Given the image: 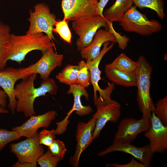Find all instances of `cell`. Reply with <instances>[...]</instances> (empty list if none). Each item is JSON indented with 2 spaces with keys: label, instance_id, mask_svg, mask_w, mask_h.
<instances>
[{
  "label": "cell",
  "instance_id": "6da1fadb",
  "mask_svg": "<svg viewBox=\"0 0 167 167\" xmlns=\"http://www.w3.org/2000/svg\"><path fill=\"white\" fill-rule=\"evenodd\" d=\"M37 75L33 74L24 78L15 86L14 94L17 101L16 111L23 113L27 117L36 114L34 104L37 98L45 96L47 93L55 95L58 92V86L55 80L49 78L42 80L40 86L35 88Z\"/></svg>",
  "mask_w": 167,
  "mask_h": 167
},
{
  "label": "cell",
  "instance_id": "7a4b0ae2",
  "mask_svg": "<svg viewBox=\"0 0 167 167\" xmlns=\"http://www.w3.org/2000/svg\"><path fill=\"white\" fill-rule=\"evenodd\" d=\"M50 38L43 33L16 35L11 34L8 59L21 64L30 52L37 50L43 53L55 46Z\"/></svg>",
  "mask_w": 167,
  "mask_h": 167
},
{
  "label": "cell",
  "instance_id": "3957f363",
  "mask_svg": "<svg viewBox=\"0 0 167 167\" xmlns=\"http://www.w3.org/2000/svg\"><path fill=\"white\" fill-rule=\"evenodd\" d=\"M135 72L137 79V101L143 117L150 120L155 105L150 94L151 79L153 68L144 56H140Z\"/></svg>",
  "mask_w": 167,
  "mask_h": 167
},
{
  "label": "cell",
  "instance_id": "277c9868",
  "mask_svg": "<svg viewBox=\"0 0 167 167\" xmlns=\"http://www.w3.org/2000/svg\"><path fill=\"white\" fill-rule=\"evenodd\" d=\"M136 8L135 6H132L118 21L123 30L146 36L161 30L162 26L158 21L149 20L145 14L140 12Z\"/></svg>",
  "mask_w": 167,
  "mask_h": 167
},
{
  "label": "cell",
  "instance_id": "5b68a950",
  "mask_svg": "<svg viewBox=\"0 0 167 167\" xmlns=\"http://www.w3.org/2000/svg\"><path fill=\"white\" fill-rule=\"evenodd\" d=\"M108 42L103 44V47L98 56L92 61L86 62L91 73L90 83L93 88V100L95 105H105L113 101L111 99V93L114 88V84L108 83V86L104 89L100 87L98 83L101 80V71L99 65L105 54L113 47L114 43Z\"/></svg>",
  "mask_w": 167,
  "mask_h": 167
},
{
  "label": "cell",
  "instance_id": "8992f818",
  "mask_svg": "<svg viewBox=\"0 0 167 167\" xmlns=\"http://www.w3.org/2000/svg\"><path fill=\"white\" fill-rule=\"evenodd\" d=\"M102 27L109 29L107 20L104 17L99 15L72 21V28L79 37L76 42L77 50L80 52L88 46L92 42L96 32Z\"/></svg>",
  "mask_w": 167,
  "mask_h": 167
},
{
  "label": "cell",
  "instance_id": "52a82bcc",
  "mask_svg": "<svg viewBox=\"0 0 167 167\" xmlns=\"http://www.w3.org/2000/svg\"><path fill=\"white\" fill-rule=\"evenodd\" d=\"M30 23L26 34H35L44 33L52 40L55 39L53 29L56 22L55 15L50 12L49 6L43 3L36 4L34 10L29 11Z\"/></svg>",
  "mask_w": 167,
  "mask_h": 167
},
{
  "label": "cell",
  "instance_id": "ba28073f",
  "mask_svg": "<svg viewBox=\"0 0 167 167\" xmlns=\"http://www.w3.org/2000/svg\"><path fill=\"white\" fill-rule=\"evenodd\" d=\"M42 54L41 58L35 63L25 68H18L21 79L33 74H39L42 80L47 79L54 69L62 65L63 55L55 53L54 48Z\"/></svg>",
  "mask_w": 167,
  "mask_h": 167
},
{
  "label": "cell",
  "instance_id": "9c48e42d",
  "mask_svg": "<svg viewBox=\"0 0 167 167\" xmlns=\"http://www.w3.org/2000/svg\"><path fill=\"white\" fill-rule=\"evenodd\" d=\"M150 125L151 120L143 117L139 120L132 118H123L118 126L113 143H131L140 133L147 131Z\"/></svg>",
  "mask_w": 167,
  "mask_h": 167
},
{
  "label": "cell",
  "instance_id": "30bf717a",
  "mask_svg": "<svg viewBox=\"0 0 167 167\" xmlns=\"http://www.w3.org/2000/svg\"><path fill=\"white\" fill-rule=\"evenodd\" d=\"M98 0H62L61 6L64 18L68 21L98 15Z\"/></svg>",
  "mask_w": 167,
  "mask_h": 167
},
{
  "label": "cell",
  "instance_id": "8fae6325",
  "mask_svg": "<svg viewBox=\"0 0 167 167\" xmlns=\"http://www.w3.org/2000/svg\"><path fill=\"white\" fill-rule=\"evenodd\" d=\"M11 152L20 162L37 165V161L43 154V145L39 144L37 136L28 138L24 140L10 144Z\"/></svg>",
  "mask_w": 167,
  "mask_h": 167
},
{
  "label": "cell",
  "instance_id": "7c38bea8",
  "mask_svg": "<svg viewBox=\"0 0 167 167\" xmlns=\"http://www.w3.org/2000/svg\"><path fill=\"white\" fill-rule=\"evenodd\" d=\"M67 93L73 95V105L64 119L60 122H56L57 127L55 130L57 135L62 134L66 131L70 122L68 119L73 112L75 111L76 114L80 116H83L88 115L92 111V108L90 106H84L81 103L82 96H84L88 100L89 99V94L85 88L78 84L70 86Z\"/></svg>",
  "mask_w": 167,
  "mask_h": 167
},
{
  "label": "cell",
  "instance_id": "4fadbf2b",
  "mask_svg": "<svg viewBox=\"0 0 167 167\" xmlns=\"http://www.w3.org/2000/svg\"><path fill=\"white\" fill-rule=\"evenodd\" d=\"M150 120V126L144 136L149 140L148 145L154 153H163L167 149V126L162 124L153 112Z\"/></svg>",
  "mask_w": 167,
  "mask_h": 167
},
{
  "label": "cell",
  "instance_id": "5bb4252c",
  "mask_svg": "<svg viewBox=\"0 0 167 167\" xmlns=\"http://www.w3.org/2000/svg\"><path fill=\"white\" fill-rule=\"evenodd\" d=\"M96 122V119L92 117L87 123L81 122L78 123L76 134L77 142L76 149L69 161L70 165L73 167H78L82 153L94 139L93 132Z\"/></svg>",
  "mask_w": 167,
  "mask_h": 167
},
{
  "label": "cell",
  "instance_id": "9a60e30c",
  "mask_svg": "<svg viewBox=\"0 0 167 167\" xmlns=\"http://www.w3.org/2000/svg\"><path fill=\"white\" fill-rule=\"evenodd\" d=\"M57 115L55 110H51L38 115H33L21 125L14 127L13 131L18 132L21 137L28 138L37 136V130L42 127H48Z\"/></svg>",
  "mask_w": 167,
  "mask_h": 167
},
{
  "label": "cell",
  "instance_id": "2e32d148",
  "mask_svg": "<svg viewBox=\"0 0 167 167\" xmlns=\"http://www.w3.org/2000/svg\"><path fill=\"white\" fill-rule=\"evenodd\" d=\"M115 152H120L131 155L139 161L145 167L151 166L154 153L148 144L142 147H138L131 143L119 144L113 143L104 150L98 153L99 156H103L107 154Z\"/></svg>",
  "mask_w": 167,
  "mask_h": 167
},
{
  "label": "cell",
  "instance_id": "e0dca14e",
  "mask_svg": "<svg viewBox=\"0 0 167 167\" xmlns=\"http://www.w3.org/2000/svg\"><path fill=\"white\" fill-rule=\"evenodd\" d=\"M96 111L93 117L96 119V125L93 132V138H97L106 123L110 121L117 122L120 117L121 106L116 101L105 105H97Z\"/></svg>",
  "mask_w": 167,
  "mask_h": 167
},
{
  "label": "cell",
  "instance_id": "ac0fdd59",
  "mask_svg": "<svg viewBox=\"0 0 167 167\" xmlns=\"http://www.w3.org/2000/svg\"><path fill=\"white\" fill-rule=\"evenodd\" d=\"M117 43L116 37L112 30L100 29L95 34L91 43L80 51L81 56L86 62L95 59L99 55L101 46L107 42Z\"/></svg>",
  "mask_w": 167,
  "mask_h": 167
},
{
  "label": "cell",
  "instance_id": "d6986e66",
  "mask_svg": "<svg viewBox=\"0 0 167 167\" xmlns=\"http://www.w3.org/2000/svg\"><path fill=\"white\" fill-rule=\"evenodd\" d=\"M20 79L18 68L9 67L0 70V86L7 95L8 107L12 114L15 113L17 102L14 94L15 84Z\"/></svg>",
  "mask_w": 167,
  "mask_h": 167
},
{
  "label": "cell",
  "instance_id": "ffe728a7",
  "mask_svg": "<svg viewBox=\"0 0 167 167\" xmlns=\"http://www.w3.org/2000/svg\"><path fill=\"white\" fill-rule=\"evenodd\" d=\"M105 73L112 83L126 87H136L135 73H128L113 68L108 64L105 66Z\"/></svg>",
  "mask_w": 167,
  "mask_h": 167
},
{
  "label": "cell",
  "instance_id": "44dd1931",
  "mask_svg": "<svg viewBox=\"0 0 167 167\" xmlns=\"http://www.w3.org/2000/svg\"><path fill=\"white\" fill-rule=\"evenodd\" d=\"M133 4V0H116L103 12L104 17L107 21L112 23L118 22Z\"/></svg>",
  "mask_w": 167,
  "mask_h": 167
},
{
  "label": "cell",
  "instance_id": "7402d4cb",
  "mask_svg": "<svg viewBox=\"0 0 167 167\" xmlns=\"http://www.w3.org/2000/svg\"><path fill=\"white\" fill-rule=\"evenodd\" d=\"M11 35L10 27L0 21V70L5 68L8 61Z\"/></svg>",
  "mask_w": 167,
  "mask_h": 167
},
{
  "label": "cell",
  "instance_id": "603a6c76",
  "mask_svg": "<svg viewBox=\"0 0 167 167\" xmlns=\"http://www.w3.org/2000/svg\"><path fill=\"white\" fill-rule=\"evenodd\" d=\"M109 66L119 70L128 72L135 73L138 66L137 61H133L124 53L119 55L111 63Z\"/></svg>",
  "mask_w": 167,
  "mask_h": 167
},
{
  "label": "cell",
  "instance_id": "cb8c5ba5",
  "mask_svg": "<svg viewBox=\"0 0 167 167\" xmlns=\"http://www.w3.org/2000/svg\"><path fill=\"white\" fill-rule=\"evenodd\" d=\"M78 65L68 64L56 76V78L61 83L70 86L77 84Z\"/></svg>",
  "mask_w": 167,
  "mask_h": 167
},
{
  "label": "cell",
  "instance_id": "d4e9b609",
  "mask_svg": "<svg viewBox=\"0 0 167 167\" xmlns=\"http://www.w3.org/2000/svg\"><path fill=\"white\" fill-rule=\"evenodd\" d=\"M133 2L136 7L148 8L154 11L161 19L165 17L164 2L162 0H133Z\"/></svg>",
  "mask_w": 167,
  "mask_h": 167
},
{
  "label": "cell",
  "instance_id": "484cf974",
  "mask_svg": "<svg viewBox=\"0 0 167 167\" xmlns=\"http://www.w3.org/2000/svg\"><path fill=\"white\" fill-rule=\"evenodd\" d=\"M68 22L64 18L61 20L56 21L53 32L58 34L64 41L70 44L71 43L72 36L68 24Z\"/></svg>",
  "mask_w": 167,
  "mask_h": 167
},
{
  "label": "cell",
  "instance_id": "4316f807",
  "mask_svg": "<svg viewBox=\"0 0 167 167\" xmlns=\"http://www.w3.org/2000/svg\"><path fill=\"white\" fill-rule=\"evenodd\" d=\"M77 84L86 88L90 84L91 73L86 62L81 60L78 62Z\"/></svg>",
  "mask_w": 167,
  "mask_h": 167
},
{
  "label": "cell",
  "instance_id": "83f0119b",
  "mask_svg": "<svg viewBox=\"0 0 167 167\" xmlns=\"http://www.w3.org/2000/svg\"><path fill=\"white\" fill-rule=\"evenodd\" d=\"M162 124L167 126V96L160 99L155 105L153 111Z\"/></svg>",
  "mask_w": 167,
  "mask_h": 167
},
{
  "label": "cell",
  "instance_id": "f1b7e54d",
  "mask_svg": "<svg viewBox=\"0 0 167 167\" xmlns=\"http://www.w3.org/2000/svg\"><path fill=\"white\" fill-rule=\"evenodd\" d=\"M21 137L17 131L0 128V152L8 143L19 139Z\"/></svg>",
  "mask_w": 167,
  "mask_h": 167
},
{
  "label": "cell",
  "instance_id": "f546056e",
  "mask_svg": "<svg viewBox=\"0 0 167 167\" xmlns=\"http://www.w3.org/2000/svg\"><path fill=\"white\" fill-rule=\"evenodd\" d=\"M61 160L48 150L38 159L37 163L41 167H56Z\"/></svg>",
  "mask_w": 167,
  "mask_h": 167
},
{
  "label": "cell",
  "instance_id": "4dcf8cb0",
  "mask_svg": "<svg viewBox=\"0 0 167 167\" xmlns=\"http://www.w3.org/2000/svg\"><path fill=\"white\" fill-rule=\"evenodd\" d=\"M48 150L53 156L61 160L63 158L67 151L64 143L59 139H54L48 147Z\"/></svg>",
  "mask_w": 167,
  "mask_h": 167
},
{
  "label": "cell",
  "instance_id": "1f68e13d",
  "mask_svg": "<svg viewBox=\"0 0 167 167\" xmlns=\"http://www.w3.org/2000/svg\"><path fill=\"white\" fill-rule=\"evenodd\" d=\"M56 135L55 130H42L37 135L39 144L49 146L55 139Z\"/></svg>",
  "mask_w": 167,
  "mask_h": 167
},
{
  "label": "cell",
  "instance_id": "d6a6232c",
  "mask_svg": "<svg viewBox=\"0 0 167 167\" xmlns=\"http://www.w3.org/2000/svg\"><path fill=\"white\" fill-rule=\"evenodd\" d=\"M106 166L115 167H145L141 162L139 163L132 157L130 162L126 164H121L117 163L107 164Z\"/></svg>",
  "mask_w": 167,
  "mask_h": 167
},
{
  "label": "cell",
  "instance_id": "836d02e7",
  "mask_svg": "<svg viewBox=\"0 0 167 167\" xmlns=\"http://www.w3.org/2000/svg\"><path fill=\"white\" fill-rule=\"evenodd\" d=\"M109 0H99L98 2L97 14L98 15L104 17V10Z\"/></svg>",
  "mask_w": 167,
  "mask_h": 167
},
{
  "label": "cell",
  "instance_id": "e575fe53",
  "mask_svg": "<svg viewBox=\"0 0 167 167\" xmlns=\"http://www.w3.org/2000/svg\"><path fill=\"white\" fill-rule=\"evenodd\" d=\"M7 95L6 92L3 90L0 89V105L5 108L7 104Z\"/></svg>",
  "mask_w": 167,
  "mask_h": 167
},
{
  "label": "cell",
  "instance_id": "d590c367",
  "mask_svg": "<svg viewBox=\"0 0 167 167\" xmlns=\"http://www.w3.org/2000/svg\"><path fill=\"white\" fill-rule=\"evenodd\" d=\"M37 165L33 164L24 162H20L18 161L14 164L12 167H36Z\"/></svg>",
  "mask_w": 167,
  "mask_h": 167
},
{
  "label": "cell",
  "instance_id": "8d00e7d4",
  "mask_svg": "<svg viewBox=\"0 0 167 167\" xmlns=\"http://www.w3.org/2000/svg\"><path fill=\"white\" fill-rule=\"evenodd\" d=\"M9 111L5 109V108L0 106V113H7Z\"/></svg>",
  "mask_w": 167,
  "mask_h": 167
}]
</instances>
